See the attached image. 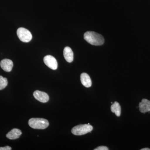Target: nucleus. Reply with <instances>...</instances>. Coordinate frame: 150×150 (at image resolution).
Returning <instances> with one entry per match:
<instances>
[{"mask_svg":"<svg viewBox=\"0 0 150 150\" xmlns=\"http://www.w3.org/2000/svg\"><path fill=\"white\" fill-rule=\"evenodd\" d=\"M85 40L94 46H101L104 43V39L100 34L93 31H87L84 35Z\"/></svg>","mask_w":150,"mask_h":150,"instance_id":"obj_1","label":"nucleus"},{"mask_svg":"<svg viewBox=\"0 0 150 150\" xmlns=\"http://www.w3.org/2000/svg\"><path fill=\"white\" fill-rule=\"evenodd\" d=\"M30 127L34 129H44L49 126V122L42 118H31L28 121Z\"/></svg>","mask_w":150,"mask_h":150,"instance_id":"obj_2","label":"nucleus"},{"mask_svg":"<svg viewBox=\"0 0 150 150\" xmlns=\"http://www.w3.org/2000/svg\"><path fill=\"white\" fill-rule=\"evenodd\" d=\"M93 129V127L90 124H82L74 127L72 129L71 132L76 136H81L91 132Z\"/></svg>","mask_w":150,"mask_h":150,"instance_id":"obj_3","label":"nucleus"},{"mask_svg":"<svg viewBox=\"0 0 150 150\" xmlns=\"http://www.w3.org/2000/svg\"><path fill=\"white\" fill-rule=\"evenodd\" d=\"M19 39L22 42L28 43L31 40L32 35L28 30L24 28H19L17 30Z\"/></svg>","mask_w":150,"mask_h":150,"instance_id":"obj_4","label":"nucleus"},{"mask_svg":"<svg viewBox=\"0 0 150 150\" xmlns=\"http://www.w3.org/2000/svg\"><path fill=\"white\" fill-rule=\"evenodd\" d=\"M43 61L45 64L51 69L55 70L58 68V63L56 59L51 55H47L44 57Z\"/></svg>","mask_w":150,"mask_h":150,"instance_id":"obj_5","label":"nucleus"},{"mask_svg":"<svg viewBox=\"0 0 150 150\" xmlns=\"http://www.w3.org/2000/svg\"><path fill=\"white\" fill-rule=\"evenodd\" d=\"M33 96L35 99L42 103H46L49 100V96L46 93L44 92L35 91L33 93Z\"/></svg>","mask_w":150,"mask_h":150,"instance_id":"obj_6","label":"nucleus"},{"mask_svg":"<svg viewBox=\"0 0 150 150\" xmlns=\"http://www.w3.org/2000/svg\"><path fill=\"white\" fill-rule=\"evenodd\" d=\"M0 66L4 71L6 72H10L13 67V62L10 59H3L0 63Z\"/></svg>","mask_w":150,"mask_h":150,"instance_id":"obj_7","label":"nucleus"},{"mask_svg":"<svg viewBox=\"0 0 150 150\" xmlns=\"http://www.w3.org/2000/svg\"><path fill=\"white\" fill-rule=\"evenodd\" d=\"M139 108L140 112L142 113L150 112V100L145 98L142 99V102L139 104Z\"/></svg>","mask_w":150,"mask_h":150,"instance_id":"obj_8","label":"nucleus"},{"mask_svg":"<svg viewBox=\"0 0 150 150\" xmlns=\"http://www.w3.org/2000/svg\"><path fill=\"white\" fill-rule=\"evenodd\" d=\"M81 81L83 85L86 88H89L92 85L91 79L86 73H82L81 75Z\"/></svg>","mask_w":150,"mask_h":150,"instance_id":"obj_9","label":"nucleus"},{"mask_svg":"<svg viewBox=\"0 0 150 150\" xmlns=\"http://www.w3.org/2000/svg\"><path fill=\"white\" fill-rule=\"evenodd\" d=\"M22 132L19 129H13L6 134L7 138L11 140H15L18 139L21 135Z\"/></svg>","mask_w":150,"mask_h":150,"instance_id":"obj_10","label":"nucleus"},{"mask_svg":"<svg viewBox=\"0 0 150 150\" xmlns=\"http://www.w3.org/2000/svg\"><path fill=\"white\" fill-rule=\"evenodd\" d=\"M64 56L65 60L69 63H71L74 60V53L70 47H65L64 50Z\"/></svg>","mask_w":150,"mask_h":150,"instance_id":"obj_11","label":"nucleus"},{"mask_svg":"<svg viewBox=\"0 0 150 150\" xmlns=\"http://www.w3.org/2000/svg\"><path fill=\"white\" fill-rule=\"evenodd\" d=\"M110 109L112 112L115 113L116 116L119 117L121 115V107L119 103L117 101H115L111 105Z\"/></svg>","mask_w":150,"mask_h":150,"instance_id":"obj_12","label":"nucleus"},{"mask_svg":"<svg viewBox=\"0 0 150 150\" xmlns=\"http://www.w3.org/2000/svg\"><path fill=\"white\" fill-rule=\"evenodd\" d=\"M8 85V80L6 78L0 76V90L5 88Z\"/></svg>","mask_w":150,"mask_h":150,"instance_id":"obj_13","label":"nucleus"},{"mask_svg":"<svg viewBox=\"0 0 150 150\" xmlns=\"http://www.w3.org/2000/svg\"><path fill=\"white\" fill-rule=\"evenodd\" d=\"M108 149L105 146H100L94 149V150H108Z\"/></svg>","mask_w":150,"mask_h":150,"instance_id":"obj_14","label":"nucleus"},{"mask_svg":"<svg viewBox=\"0 0 150 150\" xmlns=\"http://www.w3.org/2000/svg\"><path fill=\"white\" fill-rule=\"evenodd\" d=\"M11 148L9 146H6L3 147H0V150H11Z\"/></svg>","mask_w":150,"mask_h":150,"instance_id":"obj_15","label":"nucleus"},{"mask_svg":"<svg viewBox=\"0 0 150 150\" xmlns=\"http://www.w3.org/2000/svg\"><path fill=\"white\" fill-rule=\"evenodd\" d=\"M141 150H150V149H149V148H144V149H142Z\"/></svg>","mask_w":150,"mask_h":150,"instance_id":"obj_16","label":"nucleus"}]
</instances>
